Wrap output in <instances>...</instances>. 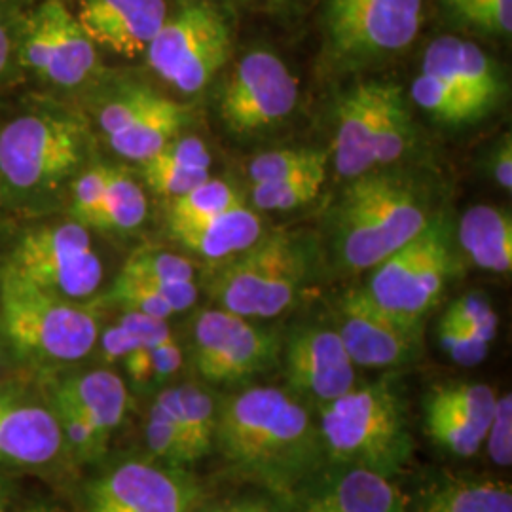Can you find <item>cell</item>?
<instances>
[{
	"label": "cell",
	"instance_id": "1",
	"mask_svg": "<svg viewBox=\"0 0 512 512\" xmlns=\"http://www.w3.org/2000/svg\"><path fill=\"white\" fill-rule=\"evenodd\" d=\"M215 450L236 475L281 501L300 494L327 459L308 406L274 385L219 399Z\"/></svg>",
	"mask_w": 512,
	"mask_h": 512
},
{
	"label": "cell",
	"instance_id": "2",
	"mask_svg": "<svg viewBox=\"0 0 512 512\" xmlns=\"http://www.w3.org/2000/svg\"><path fill=\"white\" fill-rule=\"evenodd\" d=\"M317 427L325 458L342 467L391 478L414 452L403 393L391 380L355 384L319 406Z\"/></svg>",
	"mask_w": 512,
	"mask_h": 512
},
{
	"label": "cell",
	"instance_id": "3",
	"mask_svg": "<svg viewBox=\"0 0 512 512\" xmlns=\"http://www.w3.org/2000/svg\"><path fill=\"white\" fill-rule=\"evenodd\" d=\"M431 219L414 186L368 171L353 179L336 207V251L351 272L372 270L416 238Z\"/></svg>",
	"mask_w": 512,
	"mask_h": 512
},
{
	"label": "cell",
	"instance_id": "4",
	"mask_svg": "<svg viewBox=\"0 0 512 512\" xmlns=\"http://www.w3.org/2000/svg\"><path fill=\"white\" fill-rule=\"evenodd\" d=\"M310 268L308 243L279 230L226 260L211 281V296L222 310L247 319H272L296 302Z\"/></svg>",
	"mask_w": 512,
	"mask_h": 512
},
{
	"label": "cell",
	"instance_id": "5",
	"mask_svg": "<svg viewBox=\"0 0 512 512\" xmlns=\"http://www.w3.org/2000/svg\"><path fill=\"white\" fill-rule=\"evenodd\" d=\"M2 319L16 348L46 361H80L99 342L95 306L42 293L8 272L2 279Z\"/></svg>",
	"mask_w": 512,
	"mask_h": 512
},
{
	"label": "cell",
	"instance_id": "6",
	"mask_svg": "<svg viewBox=\"0 0 512 512\" xmlns=\"http://www.w3.org/2000/svg\"><path fill=\"white\" fill-rule=\"evenodd\" d=\"M412 145V122L399 86L361 84L340 101L332 160L336 171L355 179L397 162Z\"/></svg>",
	"mask_w": 512,
	"mask_h": 512
},
{
	"label": "cell",
	"instance_id": "7",
	"mask_svg": "<svg viewBox=\"0 0 512 512\" xmlns=\"http://www.w3.org/2000/svg\"><path fill=\"white\" fill-rule=\"evenodd\" d=\"M454 272L450 230L431 219L412 241L372 268L368 296L387 313L421 329L423 317L437 306Z\"/></svg>",
	"mask_w": 512,
	"mask_h": 512
},
{
	"label": "cell",
	"instance_id": "8",
	"mask_svg": "<svg viewBox=\"0 0 512 512\" xmlns=\"http://www.w3.org/2000/svg\"><path fill=\"white\" fill-rule=\"evenodd\" d=\"M145 55L150 69L179 92H202L232 55V29L217 8L194 2L165 19Z\"/></svg>",
	"mask_w": 512,
	"mask_h": 512
},
{
	"label": "cell",
	"instance_id": "9",
	"mask_svg": "<svg viewBox=\"0 0 512 512\" xmlns=\"http://www.w3.org/2000/svg\"><path fill=\"white\" fill-rule=\"evenodd\" d=\"M42 293L84 300L97 293L103 264L84 224L63 222L27 232L6 270Z\"/></svg>",
	"mask_w": 512,
	"mask_h": 512
},
{
	"label": "cell",
	"instance_id": "10",
	"mask_svg": "<svg viewBox=\"0 0 512 512\" xmlns=\"http://www.w3.org/2000/svg\"><path fill=\"white\" fill-rule=\"evenodd\" d=\"M281 340L253 319L211 308L192 327V365L205 384L238 387L279 363Z\"/></svg>",
	"mask_w": 512,
	"mask_h": 512
},
{
	"label": "cell",
	"instance_id": "11",
	"mask_svg": "<svg viewBox=\"0 0 512 512\" xmlns=\"http://www.w3.org/2000/svg\"><path fill=\"white\" fill-rule=\"evenodd\" d=\"M80 126L61 116L29 114L0 131V175L16 190H44L65 179L82 160Z\"/></svg>",
	"mask_w": 512,
	"mask_h": 512
},
{
	"label": "cell",
	"instance_id": "12",
	"mask_svg": "<svg viewBox=\"0 0 512 512\" xmlns=\"http://www.w3.org/2000/svg\"><path fill=\"white\" fill-rule=\"evenodd\" d=\"M423 0H329L325 31L332 57L359 65L408 48L418 37Z\"/></svg>",
	"mask_w": 512,
	"mask_h": 512
},
{
	"label": "cell",
	"instance_id": "13",
	"mask_svg": "<svg viewBox=\"0 0 512 512\" xmlns=\"http://www.w3.org/2000/svg\"><path fill=\"white\" fill-rule=\"evenodd\" d=\"M202 482L183 467L156 459H124L93 478L82 512H196Z\"/></svg>",
	"mask_w": 512,
	"mask_h": 512
},
{
	"label": "cell",
	"instance_id": "14",
	"mask_svg": "<svg viewBox=\"0 0 512 512\" xmlns=\"http://www.w3.org/2000/svg\"><path fill=\"white\" fill-rule=\"evenodd\" d=\"M298 80L279 55L253 50L243 55L220 95V118L226 128L249 135L274 128L293 114Z\"/></svg>",
	"mask_w": 512,
	"mask_h": 512
},
{
	"label": "cell",
	"instance_id": "15",
	"mask_svg": "<svg viewBox=\"0 0 512 512\" xmlns=\"http://www.w3.org/2000/svg\"><path fill=\"white\" fill-rule=\"evenodd\" d=\"M21 59L40 76L73 88L97 69V46L61 0H46L25 25Z\"/></svg>",
	"mask_w": 512,
	"mask_h": 512
},
{
	"label": "cell",
	"instance_id": "16",
	"mask_svg": "<svg viewBox=\"0 0 512 512\" xmlns=\"http://www.w3.org/2000/svg\"><path fill=\"white\" fill-rule=\"evenodd\" d=\"M279 357L287 391L306 406H325L357 384V366L334 329L294 330Z\"/></svg>",
	"mask_w": 512,
	"mask_h": 512
},
{
	"label": "cell",
	"instance_id": "17",
	"mask_svg": "<svg viewBox=\"0 0 512 512\" xmlns=\"http://www.w3.org/2000/svg\"><path fill=\"white\" fill-rule=\"evenodd\" d=\"M190 110L160 93L137 88L112 99L99 112V128L122 158L147 162L179 137Z\"/></svg>",
	"mask_w": 512,
	"mask_h": 512
},
{
	"label": "cell",
	"instance_id": "18",
	"mask_svg": "<svg viewBox=\"0 0 512 512\" xmlns=\"http://www.w3.org/2000/svg\"><path fill=\"white\" fill-rule=\"evenodd\" d=\"M336 332L355 366L397 368L412 363L420 353L421 329L387 313L365 289L342 296Z\"/></svg>",
	"mask_w": 512,
	"mask_h": 512
},
{
	"label": "cell",
	"instance_id": "19",
	"mask_svg": "<svg viewBox=\"0 0 512 512\" xmlns=\"http://www.w3.org/2000/svg\"><path fill=\"white\" fill-rule=\"evenodd\" d=\"M76 19L95 46L137 57L162 29L167 6L165 0H82Z\"/></svg>",
	"mask_w": 512,
	"mask_h": 512
},
{
	"label": "cell",
	"instance_id": "20",
	"mask_svg": "<svg viewBox=\"0 0 512 512\" xmlns=\"http://www.w3.org/2000/svg\"><path fill=\"white\" fill-rule=\"evenodd\" d=\"M421 69L439 76L450 88L471 101L482 116L503 97V78L480 46L458 37H440L429 44Z\"/></svg>",
	"mask_w": 512,
	"mask_h": 512
},
{
	"label": "cell",
	"instance_id": "21",
	"mask_svg": "<svg viewBox=\"0 0 512 512\" xmlns=\"http://www.w3.org/2000/svg\"><path fill=\"white\" fill-rule=\"evenodd\" d=\"M63 446V433L52 408L0 393V461L46 465L59 456Z\"/></svg>",
	"mask_w": 512,
	"mask_h": 512
},
{
	"label": "cell",
	"instance_id": "22",
	"mask_svg": "<svg viewBox=\"0 0 512 512\" xmlns=\"http://www.w3.org/2000/svg\"><path fill=\"white\" fill-rule=\"evenodd\" d=\"M406 499L387 476L346 467L298 497L291 512H404Z\"/></svg>",
	"mask_w": 512,
	"mask_h": 512
},
{
	"label": "cell",
	"instance_id": "23",
	"mask_svg": "<svg viewBox=\"0 0 512 512\" xmlns=\"http://www.w3.org/2000/svg\"><path fill=\"white\" fill-rule=\"evenodd\" d=\"M169 226L183 247L211 262L230 260L264 236L262 220L245 203L213 217L169 222Z\"/></svg>",
	"mask_w": 512,
	"mask_h": 512
},
{
	"label": "cell",
	"instance_id": "24",
	"mask_svg": "<svg viewBox=\"0 0 512 512\" xmlns=\"http://www.w3.org/2000/svg\"><path fill=\"white\" fill-rule=\"evenodd\" d=\"M54 399L71 404L107 442L126 420L129 408L128 385L122 376L107 368H97L65 380L57 385Z\"/></svg>",
	"mask_w": 512,
	"mask_h": 512
},
{
	"label": "cell",
	"instance_id": "25",
	"mask_svg": "<svg viewBox=\"0 0 512 512\" xmlns=\"http://www.w3.org/2000/svg\"><path fill=\"white\" fill-rule=\"evenodd\" d=\"M179 427L194 463L215 452L219 399L200 384L165 387L154 399Z\"/></svg>",
	"mask_w": 512,
	"mask_h": 512
},
{
	"label": "cell",
	"instance_id": "26",
	"mask_svg": "<svg viewBox=\"0 0 512 512\" xmlns=\"http://www.w3.org/2000/svg\"><path fill=\"white\" fill-rule=\"evenodd\" d=\"M459 243L478 268L494 274L512 270V220L492 205L471 207L459 222Z\"/></svg>",
	"mask_w": 512,
	"mask_h": 512
},
{
	"label": "cell",
	"instance_id": "27",
	"mask_svg": "<svg viewBox=\"0 0 512 512\" xmlns=\"http://www.w3.org/2000/svg\"><path fill=\"white\" fill-rule=\"evenodd\" d=\"M420 512H512L509 482L494 478H458L431 490Z\"/></svg>",
	"mask_w": 512,
	"mask_h": 512
},
{
	"label": "cell",
	"instance_id": "28",
	"mask_svg": "<svg viewBox=\"0 0 512 512\" xmlns=\"http://www.w3.org/2000/svg\"><path fill=\"white\" fill-rule=\"evenodd\" d=\"M423 427L427 437L456 458H473L486 439L490 423L475 420L429 399H423Z\"/></svg>",
	"mask_w": 512,
	"mask_h": 512
},
{
	"label": "cell",
	"instance_id": "29",
	"mask_svg": "<svg viewBox=\"0 0 512 512\" xmlns=\"http://www.w3.org/2000/svg\"><path fill=\"white\" fill-rule=\"evenodd\" d=\"M147 219V196L143 188L126 171L109 167V179L99 215L97 228L128 232L141 226Z\"/></svg>",
	"mask_w": 512,
	"mask_h": 512
},
{
	"label": "cell",
	"instance_id": "30",
	"mask_svg": "<svg viewBox=\"0 0 512 512\" xmlns=\"http://www.w3.org/2000/svg\"><path fill=\"white\" fill-rule=\"evenodd\" d=\"M412 99L431 118L448 126H461L482 118L480 110L471 101L442 82L439 76L423 69L412 82Z\"/></svg>",
	"mask_w": 512,
	"mask_h": 512
},
{
	"label": "cell",
	"instance_id": "31",
	"mask_svg": "<svg viewBox=\"0 0 512 512\" xmlns=\"http://www.w3.org/2000/svg\"><path fill=\"white\" fill-rule=\"evenodd\" d=\"M183 349L175 336L162 342L147 344L131 351L122 361L131 384L139 389H152L171 380L183 366Z\"/></svg>",
	"mask_w": 512,
	"mask_h": 512
},
{
	"label": "cell",
	"instance_id": "32",
	"mask_svg": "<svg viewBox=\"0 0 512 512\" xmlns=\"http://www.w3.org/2000/svg\"><path fill=\"white\" fill-rule=\"evenodd\" d=\"M325 177L327 169H321L289 179L253 183V203L262 211H293L319 196Z\"/></svg>",
	"mask_w": 512,
	"mask_h": 512
},
{
	"label": "cell",
	"instance_id": "33",
	"mask_svg": "<svg viewBox=\"0 0 512 512\" xmlns=\"http://www.w3.org/2000/svg\"><path fill=\"white\" fill-rule=\"evenodd\" d=\"M329 154L311 148H285L264 152L253 158L249 177L253 183H268L327 169Z\"/></svg>",
	"mask_w": 512,
	"mask_h": 512
},
{
	"label": "cell",
	"instance_id": "34",
	"mask_svg": "<svg viewBox=\"0 0 512 512\" xmlns=\"http://www.w3.org/2000/svg\"><path fill=\"white\" fill-rule=\"evenodd\" d=\"M241 203L243 200L232 184L209 177L205 183L173 200L169 209V222H188L213 217Z\"/></svg>",
	"mask_w": 512,
	"mask_h": 512
},
{
	"label": "cell",
	"instance_id": "35",
	"mask_svg": "<svg viewBox=\"0 0 512 512\" xmlns=\"http://www.w3.org/2000/svg\"><path fill=\"white\" fill-rule=\"evenodd\" d=\"M145 439H147L148 452L156 461L169 467H183V469L194 465V459L190 456V450L184 442L179 427L156 401L150 404V410H148Z\"/></svg>",
	"mask_w": 512,
	"mask_h": 512
},
{
	"label": "cell",
	"instance_id": "36",
	"mask_svg": "<svg viewBox=\"0 0 512 512\" xmlns=\"http://www.w3.org/2000/svg\"><path fill=\"white\" fill-rule=\"evenodd\" d=\"M120 274L148 283H186L194 281V264L160 249H139L129 256Z\"/></svg>",
	"mask_w": 512,
	"mask_h": 512
},
{
	"label": "cell",
	"instance_id": "37",
	"mask_svg": "<svg viewBox=\"0 0 512 512\" xmlns=\"http://www.w3.org/2000/svg\"><path fill=\"white\" fill-rule=\"evenodd\" d=\"M143 175L148 186L165 198H179L192 188L205 183L211 173L207 169H194L186 165L175 164L171 160H165L162 156H152L147 162H143Z\"/></svg>",
	"mask_w": 512,
	"mask_h": 512
},
{
	"label": "cell",
	"instance_id": "38",
	"mask_svg": "<svg viewBox=\"0 0 512 512\" xmlns=\"http://www.w3.org/2000/svg\"><path fill=\"white\" fill-rule=\"evenodd\" d=\"M446 319L469 330L480 342L492 346L497 334V313L482 293H467L458 298L444 313Z\"/></svg>",
	"mask_w": 512,
	"mask_h": 512
},
{
	"label": "cell",
	"instance_id": "39",
	"mask_svg": "<svg viewBox=\"0 0 512 512\" xmlns=\"http://www.w3.org/2000/svg\"><path fill=\"white\" fill-rule=\"evenodd\" d=\"M454 16L488 35L509 37L512 29V0H461L450 6Z\"/></svg>",
	"mask_w": 512,
	"mask_h": 512
},
{
	"label": "cell",
	"instance_id": "40",
	"mask_svg": "<svg viewBox=\"0 0 512 512\" xmlns=\"http://www.w3.org/2000/svg\"><path fill=\"white\" fill-rule=\"evenodd\" d=\"M109 298L124 306L126 311H139L165 321L175 315L169 302L152 285L128 275L120 274L116 277Z\"/></svg>",
	"mask_w": 512,
	"mask_h": 512
},
{
	"label": "cell",
	"instance_id": "41",
	"mask_svg": "<svg viewBox=\"0 0 512 512\" xmlns=\"http://www.w3.org/2000/svg\"><path fill=\"white\" fill-rule=\"evenodd\" d=\"M440 348L448 353V357L461 366L480 365L492 346L480 342L471 332L456 325L454 321L442 315L439 330Z\"/></svg>",
	"mask_w": 512,
	"mask_h": 512
},
{
	"label": "cell",
	"instance_id": "42",
	"mask_svg": "<svg viewBox=\"0 0 512 512\" xmlns=\"http://www.w3.org/2000/svg\"><path fill=\"white\" fill-rule=\"evenodd\" d=\"M482 448L499 467H511L512 463V395H497L494 416Z\"/></svg>",
	"mask_w": 512,
	"mask_h": 512
},
{
	"label": "cell",
	"instance_id": "43",
	"mask_svg": "<svg viewBox=\"0 0 512 512\" xmlns=\"http://www.w3.org/2000/svg\"><path fill=\"white\" fill-rule=\"evenodd\" d=\"M107 179H109V167L97 165V167L84 171L78 177V181L74 183L73 207L76 219L80 220V224L95 226V220H97L103 196H105Z\"/></svg>",
	"mask_w": 512,
	"mask_h": 512
},
{
	"label": "cell",
	"instance_id": "44",
	"mask_svg": "<svg viewBox=\"0 0 512 512\" xmlns=\"http://www.w3.org/2000/svg\"><path fill=\"white\" fill-rule=\"evenodd\" d=\"M145 346L137 336H133L120 321L103 332L101 336V353L107 363L124 361L131 351Z\"/></svg>",
	"mask_w": 512,
	"mask_h": 512
},
{
	"label": "cell",
	"instance_id": "45",
	"mask_svg": "<svg viewBox=\"0 0 512 512\" xmlns=\"http://www.w3.org/2000/svg\"><path fill=\"white\" fill-rule=\"evenodd\" d=\"M196 512H287L281 499H270V497H239V499H228L222 503H213L209 507H200Z\"/></svg>",
	"mask_w": 512,
	"mask_h": 512
},
{
	"label": "cell",
	"instance_id": "46",
	"mask_svg": "<svg viewBox=\"0 0 512 512\" xmlns=\"http://www.w3.org/2000/svg\"><path fill=\"white\" fill-rule=\"evenodd\" d=\"M492 175H494L495 181L505 188V190H511L512 188V143L511 133L503 135L501 141L497 143L494 152H492Z\"/></svg>",
	"mask_w": 512,
	"mask_h": 512
},
{
	"label": "cell",
	"instance_id": "47",
	"mask_svg": "<svg viewBox=\"0 0 512 512\" xmlns=\"http://www.w3.org/2000/svg\"><path fill=\"white\" fill-rule=\"evenodd\" d=\"M8 59H10V37L4 29V25L0 23V74L6 71Z\"/></svg>",
	"mask_w": 512,
	"mask_h": 512
},
{
	"label": "cell",
	"instance_id": "48",
	"mask_svg": "<svg viewBox=\"0 0 512 512\" xmlns=\"http://www.w3.org/2000/svg\"><path fill=\"white\" fill-rule=\"evenodd\" d=\"M0 512H6V509H4V495H2V492H0Z\"/></svg>",
	"mask_w": 512,
	"mask_h": 512
},
{
	"label": "cell",
	"instance_id": "49",
	"mask_svg": "<svg viewBox=\"0 0 512 512\" xmlns=\"http://www.w3.org/2000/svg\"><path fill=\"white\" fill-rule=\"evenodd\" d=\"M446 2V6H452V4H456V2H461V0H444Z\"/></svg>",
	"mask_w": 512,
	"mask_h": 512
},
{
	"label": "cell",
	"instance_id": "50",
	"mask_svg": "<svg viewBox=\"0 0 512 512\" xmlns=\"http://www.w3.org/2000/svg\"><path fill=\"white\" fill-rule=\"evenodd\" d=\"M192 2H207V0H192Z\"/></svg>",
	"mask_w": 512,
	"mask_h": 512
}]
</instances>
